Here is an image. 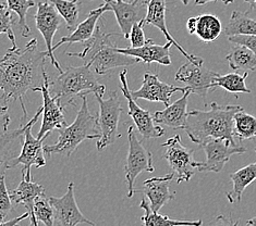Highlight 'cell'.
<instances>
[{
    "label": "cell",
    "instance_id": "f546056e",
    "mask_svg": "<svg viewBox=\"0 0 256 226\" xmlns=\"http://www.w3.org/2000/svg\"><path fill=\"white\" fill-rule=\"evenodd\" d=\"M248 75V72H244L243 74L239 73H229V74L220 75L219 74L215 79V86L222 87L231 94H250L251 89H248L246 85V78Z\"/></svg>",
    "mask_w": 256,
    "mask_h": 226
},
{
    "label": "cell",
    "instance_id": "bcb514c9",
    "mask_svg": "<svg viewBox=\"0 0 256 226\" xmlns=\"http://www.w3.org/2000/svg\"><path fill=\"white\" fill-rule=\"evenodd\" d=\"M181 1H182V3H184V5H188V2H190V0H181Z\"/></svg>",
    "mask_w": 256,
    "mask_h": 226
},
{
    "label": "cell",
    "instance_id": "52a82bcc",
    "mask_svg": "<svg viewBox=\"0 0 256 226\" xmlns=\"http://www.w3.org/2000/svg\"><path fill=\"white\" fill-rule=\"evenodd\" d=\"M128 139H129V151L126 156L124 173L128 185V197L131 198L136 194L134 183H136V177L142 172L153 173L155 168L153 155L138 139L133 126H130L128 130Z\"/></svg>",
    "mask_w": 256,
    "mask_h": 226
},
{
    "label": "cell",
    "instance_id": "ac0fdd59",
    "mask_svg": "<svg viewBox=\"0 0 256 226\" xmlns=\"http://www.w3.org/2000/svg\"><path fill=\"white\" fill-rule=\"evenodd\" d=\"M144 25H153L157 27L166 37L167 41L172 44L178 49L184 56L188 60L195 63L204 64V60L200 57L193 56L191 53H188L178 42H176L172 36L170 35L169 30L166 25V0H150L146 8V14L144 20L142 21Z\"/></svg>",
    "mask_w": 256,
    "mask_h": 226
},
{
    "label": "cell",
    "instance_id": "f35d334b",
    "mask_svg": "<svg viewBox=\"0 0 256 226\" xmlns=\"http://www.w3.org/2000/svg\"><path fill=\"white\" fill-rule=\"evenodd\" d=\"M208 226H240V221H234L231 218L224 216H218Z\"/></svg>",
    "mask_w": 256,
    "mask_h": 226
},
{
    "label": "cell",
    "instance_id": "8d00e7d4",
    "mask_svg": "<svg viewBox=\"0 0 256 226\" xmlns=\"http://www.w3.org/2000/svg\"><path fill=\"white\" fill-rule=\"evenodd\" d=\"M143 26L144 24L143 22H138L136 23L134 25L132 26V29L130 32V40H131V47L132 48H140L145 45L146 39L145 38V34H144V30H143Z\"/></svg>",
    "mask_w": 256,
    "mask_h": 226
},
{
    "label": "cell",
    "instance_id": "7dc6e473",
    "mask_svg": "<svg viewBox=\"0 0 256 226\" xmlns=\"http://www.w3.org/2000/svg\"><path fill=\"white\" fill-rule=\"evenodd\" d=\"M134 1H136V2H148L150 0H134Z\"/></svg>",
    "mask_w": 256,
    "mask_h": 226
},
{
    "label": "cell",
    "instance_id": "277c9868",
    "mask_svg": "<svg viewBox=\"0 0 256 226\" xmlns=\"http://www.w3.org/2000/svg\"><path fill=\"white\" fill-rule=\"evenodd\" d=\"M105 90V85L97 81L94 71L86 64L68 66L54 82H50V95L57 98L64 109L74 105L76 97L86 96L90 93L102 97Z\"/></svg>",
    "mask_w": 256,
    "mask_h": 226
},
{
    "label": "cell",
    "instance_id": "6da1fadb",
    "mask_svg": "<svg viewBox=\"0 0 256 226\" xmlns=\"http://www.w3.org/2000/svg\"><path fill=\"white\" fill-rule=\"evenodd\" d=\"M47 50H38V39L30 40L24 48H10L0 59V90L10 100H19L23 110L22 123H26L23 97L28 90L38 91L44 85Z\"/></svg>",
    "mask_w": 256,
    "mask_h": 226
},
{
    "label": "cell",
    "instance_id": "30bf717a",
    "mask_svg": "<svg viewBox=\"0 0 256 226\" xmlns=\"http://www.w3.org/2000/svg\"><path fill=\"white\" fill-rule=\"evenodd\" d=\"M164 148V159L172 168V172L176 176L178 184L188 182L194 175L195 161L193 160L194 150L182 145L180 135H174L162 145Z\"/></svg>",
    "mask_w": 256,
    "mask_h": 226
},
{
    "label": "cell",
    "instance_id": "1f68e13d",
    "mask_svg": "<svg viewBox=\"0 0 256 226\" xmlns=\"http://www.w3.org/2000/svg\"><path fill=\"white\" fill-rule=\"evenodd\" d=\"M50 1L54 4L58 13L64 17L66 29H74L78 24V13H80V0H50Z\"/></svg>",
    "mask_w": 256,
    "mask_h": 226
},
{
    "label": "cell",
    "instance_id": "8992f818",
    "mask_svg": "<svg viewBox=\"0 0 256 226\" xmlns=\"http://www.w3.org/2000/svg\"><path fill=\"white\" fill-rule=\"evenodd\" d=\"M100 103V113L97 114V122L100 132V138L97 142V149L102 151L108 146L117 142L121 136L118 132L122 107L118 94L112 91L109 98L104 99L102 96H95Z\"/></svg>",
    "mask_w": 256,
    "mask_h": 226
},
{
    "label": "cell",
    "instance_id": "8fae6325",
    "mask_svg": "<svg viewBox=\"0 0 256 226\" xmlns=\"http://www.w3.org/2000/svg\"><path fill=\"white\" fill-rule=\"evenodd\" d=\"M218 75L219 73L203 68V64L188 60V62L176 73V81L184 83L186 87L190 89L192 94L206 99L208 93L216 90L215 79Z\"/></svg>",
    "mask_w": 256,
    "mask_h": 226
},
{
    "label": "cell",
    "instance_id": "9c48e42d",
    "mask_svg": "<svg viewBox=\"0 0 256 226\" xmlns=\"http://www.w3.org/2000/svg\"><path fill=\"white\" fill-rule=\"evenodd\" d=\"M42 114V106L38 109V111L33 117L32 120L28 122L26 130L24 133V143L22 146V150L20 156L14 161V168L22 164V177L26 181H33L32 176V167L42 168L46 166V160L44 157V146L42 142L44 139H38L32 135V127L38 121V118Z\"/></svg>",
    "mask_w": 256,
    "mask_h": 226
},
{
    "label": "cell",
    "instance_id": "f907efd6",
    "mask_svg": "<svg viewBox=\"0 0 256 226\" xmlns=\"http://www.w3.org/2000/svg\"><path fill=\"white\" fill-rule=\"evenodd\" d=\"M33 1H34V0H33Z\"/></svg>",
    "mask_w": 256,
    "mask_h": 226
},
{
    "label": "cell",
    "instance_id": "9a60e30c",
    "mask_svg": "<svg viewBox=\"0 0 256 226\" xmlns=\"http://www.w3.org/2000/svg\"><path fill=\"white\" fill-rule=\"evenodd\" d=\"M50 77L46 75L44 85L38 90L42 95V121L38 134V139L47 138L52 131L62 130L68 125L64 119V108L57 98L50 95Z\"/></svg>",
    "mask_w": 256,
    "mask_h": 226
},
{
    "label": "cell",
    "instance_id": "e575fe53",
    "mask_svg": "<svg viewBox=\"0 0 256 226\" xmlns=\"http://www.w3.org/2000/svg\"><path fill=\"white\" fill-rule=\"evenodd\" d=\"M34 215L38 222L44 223L45 226H54V209L46 196L40 197L36 200L34 205Z\"/></svg>",
    "mask_w": 256,
    "mask_h": 226
},
{
    "label": "cell",
    "instance_id": "484cf974",
    "mask_svg": "<svg viewBox=\"0 0 256 226\" xmlns=\"http://www.w3.org/2000/svg\"><path fill=\"white\" fill-rule=\"evenodd\" d=\"M230 180L234 183V188L230 193H227L226 196H227L230 204L240 203L246 187L256 181V162L248 164L236 172L230 174Z\"/></svg>",
    "mask_w": 256,
    "mask_h": 226
},
{
    "label": "cell",
    "instance_id": "d6a6232c",
    "mask_svg": "<svg viewBox=\"0 0 256 226\" xmlns=\"http://www.w3.org/2000/svg\"><path fill=\"white\" fill-rule=\"evenodd\" d=\"M7 4L9 9L14 12L19 17L18 20V26L20 27L21 35L23 37H28L31 29L28 25L26 22V14L28 10L35 5V1L33 0H7Z\"/></svg>",
    "mask_w": 256,
    "mask_h": 226
},
{
    "label": "cell",
    "instance_id": "4dcf8cb0",
    "mask_svg": "<svg viewBox=\"0 0 256 226\" xmlns=\"http://www.w3.org/2000/svg\"><path fill=\"white\" fill-rule=\"evenodd\" d=\"M234 135L240 139L256 137V118L241 109L234 117Z\"/></svg>",
    "mask_w": 256,
    "mask_h": 226
},
{
    "label": "cell",
    "instance_id": "f6af8a7d",
    "mask_svg": "<svg viewBox=\"0 0 256 226\" xmlns=\"http://www.w3.org/2000/svg\"><path fill=\"white\" fill-rule=\"evenodd\" d=\"M244 1L251 4V7H250V11H252L254 9V5L256 3V0H244Z\"/></svg>",
    "mask_w": 256,
    "mask_h": 226
},
{
    "label": "cell",
    "instance_id": "5bb4252c",
    "mask_svg": "<svg viewBox=\"0 0 256 226\" xmlns=\"http://www.w3.org/2000/svg\"><path fill=\"white\" fill-rule=\"evenodd\" d=\"M50 204L54 209V220L58 226H78L80 224H88L96 226L94 222L85 217L78 209L74 197V184L70 183L66 193L62 197H50Z\"/></svg>",
    "mask_w": 256,
    "mask_h": 226
},
{
    "label": "cell",
    "instance_id": "3957f363",
    "mask_svg": "<svg viewBox=\"0 0 256 226\" xmlns=\"http://www.w3.org/2000/svg\"><path fill=\"white\" fill-rule=\"evenodd\" d=\"M117 33H102L97 25L92 38L84 42L85 47L81 52H66V56L81 58L84 64L88 65L98 75L106 74L108 71L117 68H126L141 62V60L119 52L117 46L114 45L112 37Z\"/></svg>",
    "mask_w": 256,
    "mask_h": 226
},
{
    "label": "cell",
    "instance_id": "4316f807",
    "mask_svg": "<svg viewBox=\"0 0 256 226\" xmlns=\"http://www.w3.org/2000/svg\"><path fill=\"white\" fill-rule=\"evenodd\" d=\"M140 208L144 210V216L141 218L143 226H202V220L198 221H178L167 216H162L160 212H154L150 209L146 197L142 198Z\"/></svg>",
    "mask_w": 256,
    "mask_h": 226
},
{
    "label": "cell",
    "instance_id": "ffe728a7",
    "mask_svg": "<svg viewBox=\"0 0 256 226\" xmlns=\"http://www.w3.org/2000/svg\"><path fill=\"white\" fill-rule=\"evenodd\" d=\"M26 125L28 122L21 123L19 128L8 131L0 136V177L4 176L9 169L14 168V161L20 156Z\"/></svg>",
    "mask_w": 256,
    "mask_h": 226
},
{
    "label": "cell",
    "instance_id": "44dd1931",
    "mask_svg": "<svg viewBox=\"0 0 256 226\" xmlns=\"http://www.w3.org/2000/svg\"><path fill=\"white\" fill-rule=\"evenodd\" d=\"M172 46V44L169 41H167V44L160 46L155 44L153 39H148L145 45L140 48L126 47L117 48V49L119 52L140 59L146 64L155 62L162 65H170L172 64V57H170Z\"/></svg>",
    "mask_w": 256,
    "mask_h": 226
},
{
    "label": "cell",
    "instance_id": "f1b7e54d",
    "mask_svg": "<svg viewBox=\"0 0 256 226\" xmlns=\"http://www.w3.org/2000/svg\"><path fill=\"white\" fill-rule=\"evenodd\" d=\"M229 66L234 71L244 70L246 72L256 70V56L246 46L236 45L226 57Z\"/></svg>",
    "mask_w": 256,
    "mask_h": 226
},
{
    "label": "cell",
    "instance_id": "cb8c5ba5",
    "mask_svg": "<svg viewBox=\"0 0 256 226\" xmlns=\"http://www.w3.org/2000/svg\"><path fill=\"white\" fill-rule=\"evenodd\" d=\"M109 11L108 5L106 3H104L102 5H100V8L92 10L88 13V16L85 19L82 23L76 25V27L74 28V30L70 34L64 36V37L60 39L56 45L52 46V50L54 51L64 44H68V45H72L76 44V42H81V44H84L90 38H92V36L94 35V32L97 26V22L100 19V16L102 15V13Z\"/></svg>",
    "mask_w": 256,
    "mask_h": 226
},
{
    "label": "cell",
    "instance_id": "603a6c76",
    "mask_svg": "<svg viewBox=\"0 0 256 226\" xmlns=\"http://www.w3.org/2000/svg\"><path fill=\"white\" fill-rule=\"evenodd\" d=\"M9 194L14 205H23L26 207V212H28L30 215L28 218L31 220V223L38 225V220H36L34 215V205L38 198L46 196L45 188L40 185L38 183L34 181H26L24 177H22L20 184L18 185L16 188L10 191Z\"/></svg>",
    "mask_w": 256,
    "mask_h": 226
},
{
    "label": "cell",
    "instance_id": "7c38bea8",
    "mask_svg": "<svg viewBox=\"0 0 256 226\" xmlns=\"http://www.w3.org/2000/svg\"><path fill=\"white\" fill-rule=\"evenodd\" d=\"M126 70L120 72L119 78L121 83V91L122 95L128 101V108H129V115L132 118L134 124H136L138 131L141 134L144 139H155L160 138L164 135V130L160 126L156 125L153 115L150 113L148 110L142 109L136 100L133 99L131 95V90L129 89L126 79Z\"/></svg>",
    "mask_w": 256,
    "mask_h": 226
},
{
    "label": "cell",
    "instance_id": "d6986e66",
    "mask_svg": "<svg viewBox=\"0 0 256 226\" xmlns=\"http://www.w3.org/2000/svg\"><path fill=\"white\" fill-rule=\"evenodd\" d=\"M174 173H169L162 177H152L143 183L141 189H136V193H142L150 200V209L160 212L168 201L174 199V194L170 191V183L174 180Z\"/></svg>",
    "mask_w": 256,
    "mask_h": 226
},
{
    "label": "cell",
    "instance_id": "7a4b0ae2",
    "mask_svg": "<svg viewBox=\"0 0 256 226\" xmlns=\"http://www.w3.org/2000/svg\"><path fill=\"white\" fill-rule=\"evenodd\" d=\"M243 109L240 106H219L212 102L210 110H192L188 113L184 131L198 146L212 138L227 139L238 145L234 135V117Z\"/></svg>",
    "mask_w": 256,
    "mask_h": 226
},
{
    "label": "cell",
    "instance_id": "ee69618b",
    "mask_svg": "<svg viewBox=\"0 0 256 226\" xmlns=\"http://www.w3.org/2000/svg\"><path fill=\"white\" fill-rule=\"evenodd\" d=\"M246 224H248V226H256V217H254V218H252V219L248 220Z\"/></svg>",
    "mask_w": 256,
    "mask_h": 226
},
{
    "label": "cell",
    "instance_id": "d590c367",
    "mask_svg": "<svg viewBox=\"0 0 256 226\" xmlns=\"http://www.w3.org/2000/svg\"><path fill=\"white\" fill-rule=\"evenodd\" d=\"M14 210L10 194L6 186V177H0V222H4Z\"/></svg>",
    "mask_w": 256,
    "mask_h": 226
},
{
    "label": "cell",
    "instance_id": "4fadbf2b",
    "mask_svg": "<svg viewBox=\"0 0 256 226\" xmlns=\"http://www.w3.org/2000/svg\"><path fill=\"white\" fill-rule=\"evenodd\" d=\"M59 15L60 14L58 13L56 7H54V4L52 1H50V0H42L40 2L38 3V11H36L34 17L36 28L40 32L46 44L48 58L50 59V62L54 68L62 73L64 70L60 66L56 57H54L52 50V40L54 34H56L60 26Z\"/></svg>",
    "mask_w": 256,
    "mask_h": 226
},
{
    "label": "cell",
    "instance_id": "7bdbcfd3",
    "mask_svg": "<svg viewBox=\"0 0 256 226\" xmlns=\"http://www.w3.org/2000/svg\"><path fill=\"white\" fill-rule=\"evenodd\" d=\"M212 1H222L224 4H230V3H234V0H195V4L196 5H204L208 2Z\"/></svg>",
    "mask_w": 256,
    "mask_h": 226
},
{
    "label": "cell",
    "instance_id": "ab89813d",
    "mask_svg": "<svg viewBox=\"0 0 256 226\" xmlns=\"http://www.w3.org/2000/svg\"><path fill=\"white\" fill-rule=\"evenodd\" d=\"M10 124V117L8 113L0 115V136L8 132V127Z\"/></svg>",
    "mask_w": 256,
    "mask_h": 226
},
{
    "label": "cell",
    "instance_id": "681fc988",
    "mask_svg": "<svg viewBox=\"0 0 256 226\" xmlns=\"http://www.w3.org/2000/svg\"><path fill=\"white\" fill-rule=\"evenodd\" d=\"M254 150H255V152H256V147H255V149H254Z\"/></svg>",
    "mask_w": 256,
    "mask_h": 226
},
{
    "label": "cell",
    "instance_id": "5b68a950",
    "mask_svg": "<svg viewBox=\"0 0 256 226\" xmlns=\"http://www.w3.org/2000/svg\"><path fill=\"white\" fill-rule=\"evenodd\" d=\"M82 105L71 125L59 130V137L56 144L44 146V152L50 156L54 154L71 157L78 145L88 139H100V132L97 122V115L90 113L86 96H82Z\"/></svg>",
    "mask_w": 256,
    "mask_h": 226
},
{
    "label": "cell",
    "instance_id": "c3c4849f",
    "mask_svg": "<svg viewBox=\"0 0 256 226\" xmlns=\"http://www.w3.org/2000/svg\"><path fill=\"white\" fill-rule=\"evenodd\" d=\"M28 226H38V225H36V224H34V223H30Z\"/></svg>",
    "mask_w": 256,
    "mask_h": 226
},
{
    "label": "cell",
    "instance_id": "816d5d0a",
    "mask_svg": "<svg viewBox=\"0 0 256 226\" xmlns=\"http://www.w3.org/2000/svg\"></svg>",
    "mask_w": 256,
    "mask_h": 226
},
{
    "label": "cell",
    "instance_id": "e0dca14e",
    "mask_svg": "<svg viewBox=\"0 0 256 226\" xmlns=\"http://www.w3.org/2000/svg\"><path fill=\"white\" fill-rule=\"evenodd\" d=\"M104 3L108 5L109 11L114 12L121 33L128 39L134 24L144 20L148 2H136L134 0L132 2H126L124 0H104Z\"/></svg>",
    "mask_w": 256,
    "mask_h": 226
},
{
    "label": "cell",
    "instance_id": "74e56055",
    "mask_svg": "<svg viewBox=\"0 0 256 226\" xmlns=\"http://www.w3.org/2000/svg\"><path fill=\"white\" fill-rule=\"evenodd\" d=\"M230 42L248 48L256 56V35H236L228 37Z\"/></svg>",
    "mask_w": 256,
    "mask_h": 226
},
{
    "label": "cell",
    "instance_id": "b9f144b4",
    "mask_svg": "<svg viewBox=\"0 0 256 226\" xmlns=\"http://www.w3.org/2000/svg\"><path fill=\"white\" fill-rule=\"evenodd\" d=\"M9 99L6 97L4 95H2L0 97V115H4L8 112L9 109Z\"/></svg>",
    "mask_w": 256,
    "mask_h": 226
},
{
    "label": "cell",
    "instance_id": "7402d4cb",
    "mask_svg": "<svg viewBox=\"0 0 256 226\" xmlns=\"http://www.w3.org/2000/svg\"><path fill=\"white\" fill-rule=\"evenodd\" d=\"M191 90L186 89L180 99L153 114L155 123L168 126L174 130H184L188 118V103Z\"/></svg>",
    "mask_w": 256,
    "mask_h": 226
},
{
    "label": "cell",
    "instance_id": "ba28073f",
    "mask_svg": "<svg viewBox=\"0 0 256 226\" xmlns=\"http://www.w3.org/2000/svg\"><path fill=\"white\" fill-rule=\"evenodd\" d=\"M206 155V160L195 162V169L198 172H222L234 155H243L246 152L244 146L234 145L229 140L222 138H212L200 145Z\"/></svg>",
    "mask_w": 256,
    "mask_h": 226
},
{
    "label": "cell",
    "instance_id": "d4e9b609",
    "mask_svg": "<svg viewBox=\"0 0 256 226\" xmlns=\"http://www.w3.org/2000/svg\"><path fill=\"white\" fill-rule=\"evenodd\" d=\"M186 29L188 34L196 35L204 42L216 40L222 32V21L214 14H200L191 16L186 21Z\"/></svg>",
    "mask_w": 256,
    "mask_h": 226
},
{
    "label": "cell",
    "instance_id": "836d02e7",
    "mask_svg": "<svg viewBox=\"0 0 256 226\" xmlns=\"http://www.w3.org/2000/svg\"><path fill=\"white\" fill-rule=\"evenodd\" d=\"M18 22L12 16V11L2 0H0V34H6L11 40L12 48H18L14 32V23Z\"/></svg>",
    "mask_w": 256,
    "mask_h": 226
},
{
    "label": "cell",
    "instance_id": "2e32d148",
    "mask_svg": "<svg viewBox=\"0 0 256 226\" xmlns=\"http://www.w3.org/2000/svg\"><path fill=\"white\" fill-rule=\"evenodd\" d=\"M186 87H179L162 82L160 76L153 73H145L142 86L138 90H132L134 100L145 99L152 102H162L164 106L170 105V98L174 93H184Z\"/></svg>",
    "mask_w": 256,
    "mask_h": 226
},
{
    "label": "cell",
    "instance_id": "60d3db41",
    "mask_svg": "<svg viewBox=\"0 0 256 226\" xmlns=\"http://www.w3.org/2000/svg\"><path fill=\"white\" fill-rule=\"evenodd\" d=\"M28 217H30L28 212H26V213H24V215H22V216H20V217H18V218L12 219V220H9V221L0 222V226H19L20 222L23 221L24 219L28 218Z\"/></svg>",
    "mask_w": 256,
    "mask_h": 226
},
{
    "label": "cell",
    "instance_id": "83f0119b",
    "mask_svg": "<svg viewBox=\"0 0 256 226\" xmlns=\"http://www.w3.org/2000/svg\"><path fill=\"white\" fill-rule=\"evenodd\" d=\"M251 11H234L224 33L227 37L236 35H256V20L248 16Z\"/></svg>",
    "mask_w": 256,
    "mask_h": 226
}]
</instances>
